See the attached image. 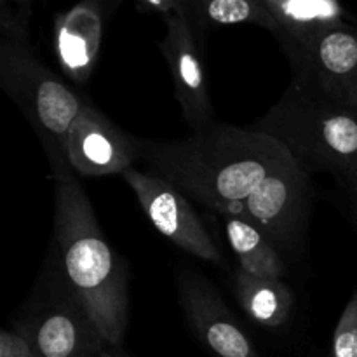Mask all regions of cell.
I'll return each instance as SVG.
<instances>
[{"mask_svg":"<svg viewBox=\"0 0 357 357\" xmlns=\"http://www.w3.org/2000/svg\"><path fill=\"white\" fill-rule=\"evenodd\" d=\"M100 2H101V6H103L105 16H110V14H114L115 9L121 6L122 0H100Z\"/></svg>","mask_w":357,"mask_h":357,"instance_id":"44dd1931","label":"cell"},{"mask_svg":"<svg viewBox=\"0 0 357 357\" xmlns=\"http://www.w3.org/2000/svg\"><path fill=\"white\" fill-rule=\"evenodd\" d=\"M54 239L68 293L110 347L128 328V278L105 239L86 192L73 176L56 180Z\"/></svg>","mask_w":357,"mask_h":357,"instance_id":"7a4b0ae2","label":"cell"},{"mask_svg":"<svg viewBox=\"0 0 357 357\" xmlns=\"http://www.w3.org/2000/svg\"><path fill=\"white\" fill-rule=\"evenodd\" d=\"M255 131L281 142L307 171H331L357 190V108L314 100L291 84Z\"/></svg>","mask_w":357,"mask_h":357,"instance_id":"277c9868","label":"cell"},{"mask_svg":"<svg viewBox=\"0 0 357 357\" xmlns=\"http://www.w3.org/2000/svg\"><path fill=\"white\" fill-rule=\"evenodd\" d=\"M180 302L188 323L218 357H258L255 345L234 321L215 289L194 274L180 278Z\"/></svg>","mask_w":357,"mask_h":357,"instance_id":"8fae6325","label":"cell"},{"mask_svg":"<svg viewBox=\"0 0 357 357\" xmlns=\"http://www.w3.org/2000/svg\"><path fill=\"white\" fill-rule=\"evenodd\" d=\"M278 23L282 44L309 40L323 30L344 23L340 0H261Z\"/></svg>","mask_w":357,"mask_h":357,"instance_id":"4fadbf2b","label":"cell"},{"mask_svg":"<svg viewBox=\"0 0 357 357\" xmlns=\"http://www.w3.org/2000/svg\"><path fill=\"white\" fill-rule=\"evenodd\" d=\"M21 335L37 357H98L110 347L86 310L70 295L45 307Z\"/></svg>","mask_w":357,"mask_h":357,"instance_id":"30bf717a","label":"cell"},{"mask_svg":"<svg viewBox=\"0 0 357 357\" xmlns=\"http://www.w3.org/2000/svg\"><path fill=\"white\" fill-rule=\"evenodd\" d=\"M98 357H124V356L117 351V347H108V349H105V351L101 352Z\"/></svg>","mask_w":357,"mask_h":357,"instance_id":"7402d4cb","label":"cell"},{"mask_svg":"<svg viewBox=\"0 0 357 357\" xmlns=\"http://www.w3.org/2000/svg\"><path fill=\"white\" fill-rule=\"evenodd\" d=\"M152 225L180 250L206 261H222V255L199 216L176 187L155 174L129 167L122 173Z\"/></svg>","mask_w":357,"mask_h":357,"instance_id":"8992f818","label":"cell"},{"mask_svg":"<svg viewBox=\"0 0 357 357\" xmlns=\"http://www.w3.org/2000/svg\"><path fill=\"white\" fill-rule=\"evenodd\" d=\"M309 171L296 160L268 174L243 202L241 215L274 246H291L300 236L309 202Z\"/></svg>","mask_w":357,"mask_h":357,"instance_id":"52a82bcc","label":"cell"},{"mask_svg":"<svg viewBox=\"0 0 357 357\" xmlns=\"http://www.w3.org/2000/svg\"><path fill=\"white\" fill-rule=\"evenodd\" d=\"M136 150L155 176L223 216H239L258 185L295 160L272 136L215 122L176 142H136Z\"/></svg>","mask_w":357,"mask_h":357,"instance_id":"6da1fadb","label":"cell"},{"mask_svg":"<svg viewBox=\"0 0 357 357\" xmlns=\"http://www.w3.org/2000/svg\"><path fill=\"white\" fill-rule=\"evenodd\" d=\"M194 17L211 24L253 23L278 33V23L261 0H197L192 24Z\"/></svg>","mask_w":357,"mask_h":357,"instance_id":"2e32d148","label":"cell"},{"mask_svg":"<svg viewBox=\"0 0 357 357\" xmlns=\"http://www.w3.org/2000/svg\"><path fill=\"white\" fill-rule=\"evenodd\" d=\"M138 2L149 9L164 14V17L169 16V14H181V16L188 17L185 0H138Z\"/></svg>","mask_w":357,"mask_h":357,"instance_id":"d6986e66","label":"cell"},{"mask_svg":"<svg viewBox=\"0 0 357 357\" xmlns=\"http://www.w3.org/2000/svg\"><path fill=\"white\" fill-rule=\"evenodd\" d=\"M295 68L293 86L314 100L357 108V28L335 24L298 44H284Z\"/></svg>","mask_w":357,"mask_h":357,"instance_id":"5b68a950","label":"cell"},{"mask_svg":"<svg viewBox=\"0 0 357 357\" xmlns=\"http://www.w3.org/2000/svg\"><path fill=\"white\" fill-rule=\"evenodd\" d=\"M185 3H187L188 20L192 21V16H194V9H195V3H197V0H185Z\"/></svg>","mask_w":357,"mask_h":357,"instance_id":"603a6c76","label":"cell"},{"mask_svg":"<svg viewBox=\"0 0 357 357\" xmlns=\"http://www.w3.org/2000/svg\"><path fill=\"white\" fill-rule=\"evenodd\" d=\"M236 293L244 312L267 328H279L289 319L293 310L291 291L281 279L258 278L243 268L236 274Z\"/></svg>","mask_w":357,"mask_h":357,"instance_id":"5bb4252c","label":"cell"},{"mask_svg":"<svg viewBox=\"0 0 357 357\" xmlns=\"http://www.w3.org/2000/svg\"><path fill=\"white\" fill-rule=\"evenodd\" d=\"M26 10L0 13V84L40 138L56 180L72 176L66 142L84 101L38 61L28 44Z\"/></svg>","mask_w":357,"mask_h":357,"instance_id":"3957f363","label":"cell"},{"mask_svg":"<svg viewBox=\"0 0 357 357\" xmlns=\"http://www.w3.org/2000/svg\"><path fill=\"white\" fill-rule=\"evenodd\" d=\"M225 222L227 237L241 268L258 278L281 279L284 274V264L279 257L278 248L246 220L225 216Z\"/></svg>","mask_w":357,"mask_h":357,"instance_id":"9a60e30c","label":"cell"},{"mask_svg":"<svg viewBox=\"0 0 357 357\" xmlns=\"http://www.w3.org/2000/svg\"><path fill=\"white\" fill-rule=\"evenodd\" d=\"M68 164L80 176L122 174L138 155L136 142L115 128L100 110L84 105L66 142Z\"/></svg>","mask_w":357,"mask_h":357,"instance_id":"ba28073f","label":"cell"},{"mask_svg":"<svg viewBox=\"0 0 357 357\" xmlns=\"http://www.w3.org/2000/svg\"><path fill=\"white\" fill-rule=\"evenodd\" d=\"M105 17L100 0H80L56 17V58L59 68L73 82H87L96 66Z\"/></svg>","mask_w":357,"mask_h":357,"instance_id":"7c38bea8","label":"cell"},{"mask_svg":"<svg viewBox=\"0 0 357 357\" xmlns=\"http://www.w3.org/2000/svg\"><path fill=\"white\" fill-rule=\"evenodd\" d=\"M331 357H357V289L335 328Z\"/></svg>","mask_w":357,"mask_h":357,"instance_id":"e0dca14e","label":"cell"},{"mask_svg":"<svg viewBox=\"0 0 357 357\" xmlns=\"http://www.w3.org/2000/svg\"><path fill=\"white\" fill-rule=\"evenodd\" d=\"M0 357H37L26 338L20 331H2Z\"/></svg>","mask_w":357,"mask_h":357,"instance_id":"ac0fdd59","label":"cell"},{"mask_svg":"<svg viewBox=\"0 0 357 357\" xmlns=\"http://www.w3.org/2000/svg\"><path fill=\"white\" fill-rule=\"evenodd\" d=\"M13 3L14 7H9L13 10H26L30 13V6H31V0H2V7L3 6H10Z\"/></svg>","mask_w":357,"mask_h":357,"instance_id":"ffe728a7","label":"cell"},{"mask_svg":"<svg viewBox=\"0 0 357 357\" xmlns=\"http://www.w3.org/2000/svg\"><path fill=\"white\" fill-rule=\"evenodd\" d=\"M164 20L166 37L160 42V51L173 75L174 96L192 131L208 128L213 124V105L195 42L194 24L181 14H169Z\"/></svg>","mask_w":357,"mask_h":357,"instance_id":"9c48e42d","label":"cell"}]
</instances>
